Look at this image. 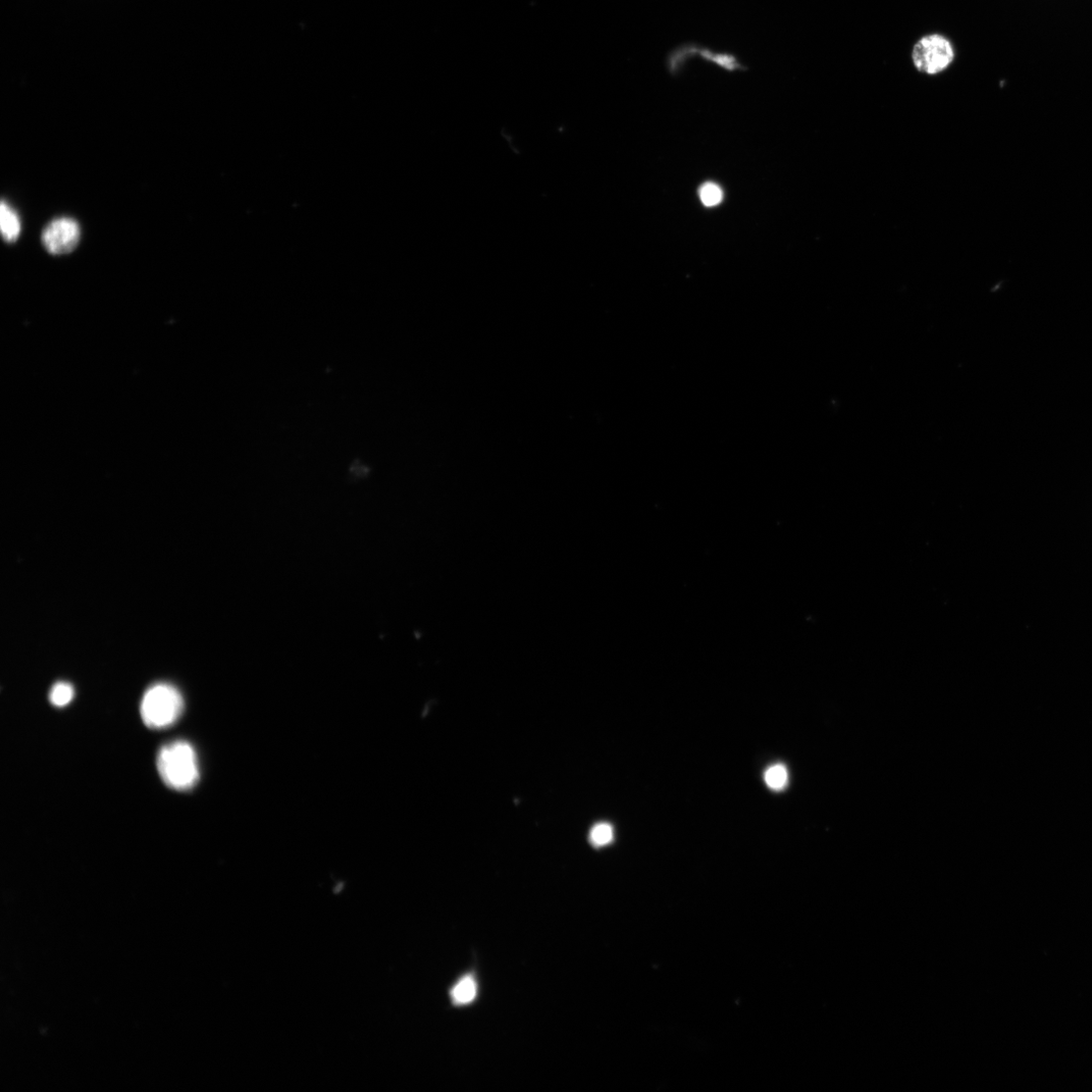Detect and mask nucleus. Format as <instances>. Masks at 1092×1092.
I'll use <instances>...</instances> for the list:
<instances>
[{
    "label": "nucleus",
    "mask_w": 1092,
    "mask_h": 1092,
    "mask_svg": "<svg viewBox=\"0 0 1092 1092\" xmlns=\"http://www.w3.org/2000/svg\"><path fill=\"white\" fill-rule=\"evenodd\" d=\"M478 985L471 975L462 977L452 988L450 997L457 1006L469 1005L477 997Z\"/></svg>",
    "instance_id": "obj_6"
},
{
    "label": "nucleus",
    "mask_w": 1092,
    "mask_h": 1092,
    "mask_svg": "<svg viewBox=\"0 0 1092 1092\" xmlns=\"http://www.w3.org/2000/svg\"><path fill=\"white\" fill-rule=\"evenodd\" d=\"M699 195L703 204L711 207L722 201L723 191L719 185L713 182H707L701 186Z\"/></svg>",
    "instance_id": "obj_11"
},
{
    "label": "nucleus",
    "mask_w": 1092,
    "mask_h": 1092,
    "mask_svg": "<svg viewBox=\"0 0 1092 1092\" xmlns=\"http://www.w3.org/2000/svg\"><path fill=\"white\" fill-rule=\"evenodd\" d=\"M49 698L55 706L64 707L73 700L74 688L69 683L59 682L52 687Z\"/></svg>",
    "instance_id": "obj_9"
},
{
    "label": "nucleus",
    "mask_w": 1092,
    "mask_h": 1092,
    "mask_svg": "<svg viewBox=\"0 0 1092 1092\" xmlns=\"http://www.w3.org/2000/svg\"><path fill=\"white\" fill-rule=\"evenodd\" d=\"M789 778L788 769L782 764L770 767L765 773L766 785L775 791L784 790L789 784Z\"/></svg>",
    "instance_id": "obj_8"
},
{
    "label": "nucleus",
    "mask_w": 1092,
    "mask_h": 1092,
    "mask_svg": "<svg viewBox=\"0 0 1092 1092\" xmlns=\"http://www.w3.org/2000/svg\"><path fill=\"white\" fill-rule=\"evenodd\" d=\"M183 709L181 692L171 684L160 683L145 692L140 711L145 725L152 730H165L178 722Z\"/></svg>",
    "instance_id": "obj_2"
},
{
    "label": "nucleus",
    "mask_w": 1092,
    "mask_h": 1092,
    "mask_svg": "<svg viewBox=\"0 0 1092 1092\" xmlns=\"http://www.w3.org/2000/svg\"><path fill=\"white\" fill-rule=\"evenodd\" d=\"M0 224H2L3 236L8 242H14L18 239L21 233V221L16 211L6 201L2 202Z\"/></svg>",
    "instance_id": "obj_7"
},
{
    "label": "nucleus",
    "mask_w": 1092,
    "mask_h": 1092,
    "mask_svg": "<svg viewBox=\"0 0 1092 1092\" xmlns=\"http://www.w3.org/2000/svg\"><path fill=\"white\" fill-rule=\"evenodd\" d=\"M614 838V831L610 824H596L590 833V842L594 847L601 848L609 845Z\"/></svg>",
    "instance_id": "obj_10"
},
{
    "label": "nucleus",
    "mask_w": 1092,
    "mask_h": 1092,
    "mask_svg": "<svg viewBox=\"0 0 1092 1092\" xmlns=\"http://www.w3.org/2000/svg\"><path fill=\"white\" fill-rule=\"evenodd\" d=\"M80 240V228L76 221L61 218L52 221L44 230L42 242L52 254H65L72 251Z\"/></svg>",
    "instance_id": "obj_5"
},
{
    "label": "nucleus",
    "mask_w": 1092,
    "mask_h": 1092,
    "mask_svg": "<svg viewBox=\"0 0 1092 1092\" xmlns=\"http://www.w3.org/2000/svg\"><path fill=\"white\" fill-rule=\"evenodd\" d=\"M696 58L728 72L748 70L731 52H717L693 42L684 43L669 51L666 60L667 68L671 75H678L687 62Z\"/></svg>",
    "instance_id": "obj_3"
},
{
    "label": "nucleus",
    "mask_w": 1092,
    "mask_h": 1092,
    "mask_svg": "<svg viewBox=\"0 0 1092 1092\" xmlns=\"http://www.w3.org/2000/svg\"><path fill=\"white\" fill-rule=\"evenodd\" d=\"M163 782L177 791L192 789L199 780L198 759L193 747L185 741L165 746L158 757Z\"/></svg>",
    "instance_id": "obj_1"
},
{
    "label": "nucleus",
    "mask_w": 1092,
    "mask_h": 1092,
    "mask_svg": "<svg viewBox=\"0 0 1092 1092\" xmlns=\"http://www.w3.org/2000/svg\"><path fill=\"white\" fill-rule=\"evenodd\" d=\"M911 58L919 72L934 75L945 71L953 63L955 50L946 37L932 34L914 45Z\"/></svg>",
    "instance_id": "obj_4"
}]
</instances>
